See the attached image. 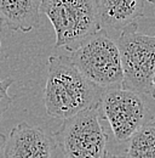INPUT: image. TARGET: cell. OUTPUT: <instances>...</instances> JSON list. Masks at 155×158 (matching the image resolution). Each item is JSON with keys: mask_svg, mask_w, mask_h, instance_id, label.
Segmentation results:
<instances>
[{"mask_svg": "<svg viewBox=\"0 0 155 158\" xmlns=\"http://www.w3.org/2000/svg\"><path fill=\"white\" fill-rule=\"evenodd\" d=\"M41 12L54 26L55 48L73 51L101 28L97 0H42Z\"/></svg>", "mask_w": 155, "mask_h": 158, "instance_id": "3", "label": "cell"}, {"mask_svg": "<svg viewBox=\"0 0 155 158\" xmlns=\"http://www.w3.org/2000/svg\"><path fill=\"white\" fill-rule=\"evenodd\" d=\"M42 0H0V20L14 32L28 33L40 22Z\"/></svg>", "mask_w": 155, "mask_h": 158, "instance_id": "9", "label": "cell"}, {"mask_svg": "<svg viewBox=\"0 0 155 158\" xmlns=\"http://www.w3.org/2000/svg\"><path fill=\"white\" fill-rule=\"evenodd\" d=\"M59 155L55 134L26 122L11 129L4 148V158H59Z\"/></svg>", "mask_w": 155, "mask_h": 158, "instance_id": "7", "label": "cell"}, {"mask_svg": "<svg viewBox=\"0 0 155 158\" xmlns=\"http://www.w3.org/2000/svg\"><path fill=\"white\" fill-rule=\"evenodd\" d=\"M153 91H154V99H155V73L153 77Z\"/></svg>", "mask_w": 155, "mask_h": 158, "instance_id": "13", "label": "cell"}, {"mask_svg": "<svg viewBox=\"0 0 155 158\" xmlns=\"http://www.w3.org/2000/svg\"><path fill=\"white\" fill-rule=\"evenodd\" d=\"M14 81L15 80L11 77H7V78L0 80V120L2 118V114L12 105L14 99L9 95V89L14 84Z\"/></svg>", "mask_w": 155, "mask_h": 158, "instance_id": "11", "label": "cell"}, {"mask_svg": "<svg viewBox=\"0 0 155 158\" xmlns=\"http://www.w3.org/2000/svg\"><path fill=\"white\" fill-rule=\"evenodd\" d=\"M99 112L108 120L116 141H129L136 131L150 122L148 108L142 95L125 88H114L104 90Z\"/></svg>", "mask_w": 155, "mask_h": 158, "instance_id": "6", "label": "cell"}, {"mask_svg": "<svg viewBox=\"0 0 155 158\" xmlns=\"http://www.w3.org/2000/svg\"><path fill=\"white\" fill-rule=\"evenodd\" d=\"M145 1H149V2H152V4H155V0H145Z\"/></svg>", "mask_w": 155, "mask_h": 158, "instance_id": "15", "label": "cell"}, {"mask_svg": "<svg viewBox=\"0 0 155 158\" xmlns=\"http://www.w3.org/2000/svg\"><path fill=\"white\" fill-rule=\"evenodd\" d=\"M116 45L124 73L122 88L154 99L155 34L139 33L138 23H133L120 32Z\"/></svg>", "mask_w": 155, "mask_h": 158, "instance_id": "4", "label": "cell"}, {"mask_svg": "<svg viewBox=\"0 0 155 158\" xmlns=\"http://www.w3.org/2000/svg\"><path fill=\"white\" fill-rule=\"evenodd\" d=\"M104 90L85 78L67 56L49 57V74L44 90L46 113L67 119L101 105Z\"/></svg>", "mask_w": 155, "mask_h": 158, "instance_id": "1", "label": "cell"}, {"mask_svg": "<svg viewBox=\"0 0 155 158\" xmlns=\"http://www.w3.org/2000/svg\"><path fill=\"white\" fill-rule=\"evenodd\" d=\"M104 158H122V157H116V156H114V157H104Z\"/></svg>", "mask_w": 155, "mask_h": 158, "instance_id": "16", "label": "cell"}, {"mask_svg": "<svg viewBox=\"0 0 155 158\" xmlns=\"http://www.w3.org/2000/svg\"><path fill=\"white\" fill-rule=\"evenodd\" d=\"M70 61L96 86L108 90L121 88L124 73L116 43L105 29H99L70 51Z\"/></svg>", "mask_w": 155, "mask_h": 158, "instance_id": "2", "label": "cell"}, {"mask_svg": "<svg viewBox=\"0 0 155 158\" xmlns=\"http://www.w3.org/2000/svg\"><path fill=\"white\" fill-rule=\"evenodd\" d=\"M5 143H6V138H5L4 134L0 133V153L4 151V148H5Z\"/></svg>", "mask_w": 155, "mask_h": 158, "instance_id": "12", "label": "cell"}, {"mask_svg": "<svg viewBox=\"0 0 155 158\" xmlns=\"http://www.w3.org/2000/svg\"><path fill=\"white\" fill-rule=\"evenodd\" d=\"M1 31H2V22L0 20V33H1ZM0 46H1V43H0Z\"/></svg>", "mask_w": 155, "mask_h": 158, "instance_id": "14", "label": "cell"}, {"mask_svg": "<svg viewBox=\"0 0 155 158\" xmlns=\"http://www.w3.org/2000/svg\"><path fill=\"white\" fill-rule=\"evenodd\" d=\"M127 158H155V120L142 125L129 139Z\"/></svg>", "mask_w": 155, "mask_h": 158, "instance_id": "10", "label": "cell"}, {"mask_svg": "<svg viewBox=\"0 0 155 158\" xmlns=\"http://www.w3.org/2000/svg\"><path fill=\"white\" fill-rule=\"evenodd\" d=\"M55 138L63 158L107 157L108 135L101 124L99 105L64 119Z\"/></svg>", "mask_w": 155, "mask_h": 158, "instance_id": "5", "label": "cell"}, {"mask_svg": "<svg viewBox=\"0 0 155 158\" xmlns=\"http://www.w3.org/2000/svg\"><path fill=\"white\" fill-rule=\"evenodd\" d=\"M145 0H97V12L102 29L121 32L137 23L144 15Z\"/></svg>", "mask_w": 155, "mask_h": 158, "instance_id": "8", "label": "cell"}]
</instances>
